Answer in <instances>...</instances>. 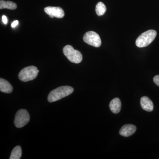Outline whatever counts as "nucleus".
<instances>
[{
  "label": "nucleus",
  "instance_id": "obj_1",
  "mask_svg": "<svg viewBox=\"0 0 159 159\" xmlns=\"http://www.w3.org/2000/svg\"><path fill=\"white\" fill-rule=\"evenodd\" d=\"M73 88L69 86L59 87L51 91L48 96V101L54 102L70 95L74 92Z\"/></svg>",
  "mask_w": 159,
  "mask_h": 159
},
{
  "label": "nucleus",
  "instance_id": "obj_2",
  "mask_svg": "<svg viewBox=\"0 0 159 159\" xmlns=\"http://www.w3.org/2000/svg\"><path fill=\"white\" fill-rule=\"evenodd\" d=\"M157 31L154 30H149L141 34L136 41V45L139 48L147 47L155 39Z\"/></svg>",
  "mask_w": 159,
  "mask_h": 159
},
{
  "label": "nucleus",
  "instance_id": "obj_3",
  "mask_svg": "<svg viewBox=\"0 0 159 159\" xmlns=\"http://www.w3.org/2000/svg\"><path fill=\"white\" fill-rule=\"evenodd\" d=\"M39 70L36 67L31 66L22 69L19 74V78L23 82L33 80L37 77Z\"/></svg>",
  "mask_w": 159,
  "mask_h": 159
},
{
  "label": "nucleus",
  "instance_id": "obj_4",
  "mask_svg": "<svg viewBox=\"0 0 159 159\" xmlns=\"http://www.w3.org/2000/svg\"><path fill=\"white\" fill-rule=\"evenodd\" d=\"M63 52L71 62L78 64L82 61V54L79 51L75 50L72 46H66L63 49Z\"/></svg>",
  "mask_w": 159,
  "mask_h": 159
},
{
  "label": "nucleus",
  "instance_id": "obj_5",
  "mask_svg": "<svg viewBox=\"0 0 159 159\" xmlns=\"http://www.w3.org/2000/svg\"><path fill=\"white\" fill-rule=\"evenodd\" d=\"M30 121V116L28 111L25 109L19 110L16 114L14 124L17 128H21L27 125Z\"/></svg>",
  "mask_w": 159,
  "mask_h": 159
},
{
  "label": "nucleus",
  "instance_id": "obj_6",
  "mask_svg": "<svg viewBox=\"0 0 159 159\" xmlns=\"http://www.w3.org/2000/svg\"><path fill=\"white\" fill-rule=\"evenodd\" d=\"M84 42L95 48H99L101 45V40L99 34L93 31H88L84 35Z\"/></svg>",
  "mask_w": 159,
  "mask_h": 159
},
{
  "label": "nucleus",
  "instance_id": "obj_7",
  "mask_svg": "<svg viewBox=\"0 0 159 159\" xmlns=\"http://www.w3.org/2000/svg\"><path fill=\"white\" fill-rule=\"evenodd\" d=\"M44 11L52 18L54 17L57 18H62L65 16L64 11L62 8L59 7L48 6L44 8Z\"/></svg>",
  "mask_w": 159,
  "mask_h": 159
},
{
  "label": "nucleus",
  "instance_id": "obj_8",
  "mask_svg": "<svg viewBox=\"0 0 159 159\" xmlns=\"http://www.w3.org/2000/svg\"><path fill=\"white\" fill-rule=\"evenodd\" d=\"M136 129L135 125L132 124H126L122 126L119 131V134L123 137L130 136L134 134Z\"/></svg>",
  "mask_w": 159,
  "mask_h": 159
},
{
  "label": "nucleus",
  "instance_id": "obj_9",
  "mask_svg": "<svg viewBox=\"0 0 159 159\" xmlns=\"http://www.w3.org/2000/svg\"><path fill=\"white\" fill-rule=\"evenodd\" d=\"M141 105L142 108L148 112L152 111L154 108L153 102L147 97H143L141 99Z\"/></svg>",
  "mask_w": 159,
  "mask_h": 159
},
{
  "label": "nucleus",
  "instance_id": "obj_10",
  "mask_svg": "<svg viewBox=\"0 0 159 159\" xmlns=\"http://www.w3.org/2000/svg\"><path fill=\"white\" fill-rule=\"evenodd\" d=\"M121 101L118 98H114L111 101L109 107L111 111L114 114L119 113L121 109Z\"/></svg>",
  "mask_w": 159,
  "mask_h": 159
},
{
  "label": "nucleus",
  "instance_id": "obj_11",
  "mask_svg": "<svg viewBox=\"0 0 159 159\" xmlns=\"http://www.w3.org/2000/svg\"><path fill=\"white\" fill-rule=\"evenodd\" d=\"M13 90L11 84L6 80L0 79V91L6 93H11Z\"/></svg>",
  "mask_w": 159,
  "mask_h": 159
},
{
  "label": "nucleus",
  "instance_id": "obj_12",
  "mask_svg": "<svg viewBox=\"0 0 159 159\" xmlns=\"http://www.w3.org/2000/svg\"><path fill=\"white\" fill-rule=\"evenodd\" d=\"M17 8V5L16 3L11 1H0V9H7L14 10Z\"/></svg>",
  "mask_w": 159,
  "mask_h": 159
},
{
  "label": "nucleus",
  "instance_id": "obj_13",
  "mask_svg": "<svg viewBox=\"0 0 159 159\" xmlns=\"http://www.w3.org/2000/svg\"><path fill=\"white\" fill-rule=\"evenodd\" d=\"M22 155V149L20 146H17L11 151L10 159H20Z\"/></svg>",
  "mask_w": 159,
  "mask_h": 159
},
{
  "label": "nucleus",
  "instance_id": "obj_14",
  "mask_svg": "<svg viewBox=\"0 0 159 159\" xmlns=\"http://www.w3.org/2000/svg\"><path fill=\"white\" fill-rule=\"evenodd\" d=\"M107 8L105 5L102 2L97 3L96 7V13L99 16L103 15L106 11Z\"/></svg>",
  "mask_w": 159,
  "mask_h": 159
},
{
  "label": "nucleus",
  "instance_id": "obj_15",
  "mask_svg": "<svg viewBox=\"0 0 159 159\" xmlns=\"http://www.w3.org/2000/svg\"><path fill=\"white\" fill-rule=\"evenodd\" d=\"M153 81L157 85L159 86V75H156L154 77Z\"/></svg>",
  "mask_w": 159,
  "mask_h": 159
},
{
  "label": "nucleus",
  "instance_id": "obj_16",
  "mask_svg": "<svg viewBox=\"0 0 159 159\" xmlns=\"http://www.w3.org/2000/svg\"><path fill=\"white\" fill-rule=\"evenodd\" d=\"M2 21L3 23L5 25H6L8 23V20H7V17L6 16L3 15L2 17Z\"/></svg>",
  "mask_w": 159,
  "mask_h": 159
},
{
  "label": "nucleus",
  "instance_id": "obj_17",
  "mask_svg": "<svg viewBox=\"0 0 159 159\" xmlns=\"http://www.w3.org/2000/svg\"><path fill=\"white\" fill-rule=\"evenodd\" d=\"M19 21L18 20H15L13 22V23L11 24V27L12 28H15V27H16V26L18 25Z\"/></svg>",
  "mask_w": 159,
  "mask_h": 159
}]
</instances>
